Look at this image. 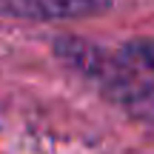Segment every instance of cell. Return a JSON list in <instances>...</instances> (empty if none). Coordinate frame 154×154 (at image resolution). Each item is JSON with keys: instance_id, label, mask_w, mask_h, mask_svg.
<instances>
[{"instance_id": "3957f363", "label": "cell", "mask_w": 154, "mask_h": 154, "mask_svg": "<svg viewBox=\"0 0 154 154\" xmlns=\"http://www.w3.org/2000/svg\"><path fill=\"white\" fill-rule=\"evenodd\" d=\"M114 54L120 57L123 63H128L131 69H137V72H143L146 77L154 80V37L128 40V43H123Z\"/></svg>"}, {"instance_id": "7a4b0ae2", "label": "cell", "mask_w": 154, "mask_h": 154, "mask_svg": "<svg viewBox=\"0 0 154 154\" xmlns=\"http://www.w3.org/2000/svg\"><path fill=\"white\" fill-rule=\"evenodd\" d=\"M114 6V0H0V17L32 23L83 20L97 17Z\"/></svg>"}, {"instance_id": "6da1fadb", "label": "cell", "mask_w": 154, "mask_h": 154, "mask_svg": "<svg viewBox=\"0 0 154 154\" xmlns=\"http://www.w3.org/2000/svg\"><path fill=\"white\" fill-rule=\"evenodd\" d=\"M54 54L63 66L88 80L103 97L120 106L128 117L154 126V80L123 63L114 51L80 37H57Z\"/></svg>"}]
</instances>
